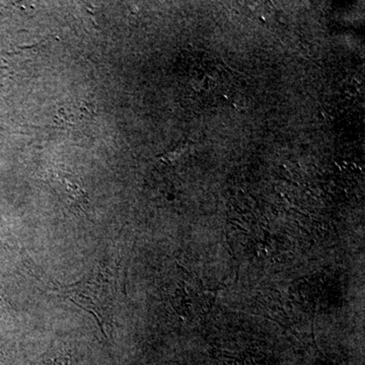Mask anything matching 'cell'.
I'll return each instance as SVG.
<instances>
[{
  "label": "cell",
  "instance_id": "277c9868",
  "mask_svg": "<svg viewBox=\"0 0 365 365\" xmlns=\"http://www.w3.org/2000/svg\"><path fill=\"white\" fill-rule=\"evenodd\" d=\"M32 365H69V356L58 350H49L41 355Z\"/></svg>",
  "mask_w": 365,
  "mask_h": 365
},
{
  "label": "cell",
  "instance_id": "6da1fadb",
  "mask_svg": "<svg viewBox=\"0 0 365 365\" xmlns=\"http://www.w3.org/2000/svg\"><path fill=\"white\" fill-rule=\"evenodd\" d=\"M64 292L73 304L95 316L106 335V329L112 327L115 304V292L108 276L98 270L85 279L68 285Z\"/></svg>",
  "mask_w": 365,
  "mask_h": 365
},
{
  "label": "cell",
  "instance_id": "7a4b0ae2",
  "mask_svg": "<svg viewBox=\"0 0 365 365\" xmlns=\"http://www.w3.org/2000/svg\"><path fill=\"white\" fill-rule=\"evenodd\" d=\"M47 184L67 207L86 212L90 206L83 180L72 172L54 170L47 175Z\"/></svg>",
  "mask_w": 365,
  "mask_h": 365
},
{
  "label": "cell",
  "instance_id": "3957f363",
  "mask_svg": "<svg viewBox=\"0 0 365 365\" xmlns=\"http://www.w3.org/2000/svg\"><path fill=\"white\" fill-rule=\"evenodd\" d=\"M93 117L91 108L86 104H71L61 108L58 112L60 120H63L68 126L76 127L83 125Z\"/></svg>",
  "mask_w": 365,
  "mask_h": 365
}]
</instances>
